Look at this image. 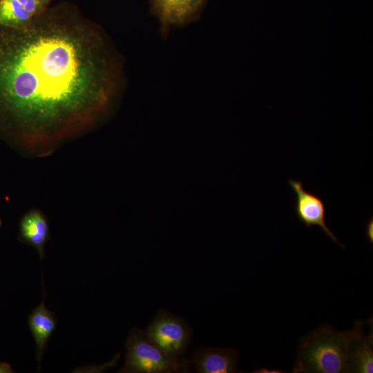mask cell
<instances>
[{
    "instance_id": "cell-1",
    "label": "cell",
    "mask_w": 373,
    "mask_h": 373,
    "mask_svg": "<svg viewBox=\"0 0 373 373\" xmlns=\"http://www.w3.org/2000/svg\"><path fill=\"white\" fill-rule=\"evenodd\" d=\"M102 29L64 8L0 26V137L37 157L90 130L121 82Z\"/></svg>"
},
{
    "instance_id": "cell-2",
    "label": "cell",
    "mask_w": 373,
    "mask_h": 373,
    "mask_svg": "<svg viewBox=\"0 0 373 373\" xmlns=\"http://www.w3.org/2000/svg\"><path fill=\"white\" fill-rule=\"evenodd\" d=\"M354 329L341 332L323 325L300 342L294 373L350 372V343Z\"/></svg>"
},
{
    "instance_id": "cell-3",
    "label": "cell",
    "mask_w": 373,
    "mask_h": 373,
    "mask_svg": "<svg viewBox=\"0 0 373 373\" xmlns=\"http://www.w3.org/2000/svg\"><path fill=\"white\" fill-rule=\"evenodd\" d=\"M125 362L119 372L172 373L187 372L190 365L186 357H171L145 336L144 330L133 328L126 344Z\"/></svg>"
},
{
    "instance_id": "cell-4",
    "label": "cell",
    "mask_w": 373,
    "mask_h": 373,
    "mask_svg": "<svg viewBox=\"0 0 373 373\" xmlns=\"http://www.w3.org/2000/svg\"><path fill=\"white\" fill-rule=\"evenodd\" d=\"M146 338L167 355L184 358L193 337V329L182 318L159 309L144 330Z\"/></svg>"
},
{
    "instance_id": "cell-5",
    "label": "cell",
    "mask_w": 373,
    "mask_h": 373,
    "mask_svg": "<svg viewBox=\"0 0 373 373\" xmlns=\"http://www.w3.org/2000/svg\"><path fill=\"white\" fill-rule=\"evenodd\" d=\"M289 185L296 193L295 213L307 227L318 226L335 243L338 239L325 223V206L317 195L307 191L300 181L290 179Z\"/></svg>"
},
{
    "instance_id": "cell-6",
    "label": "cell",
    "mask_w": 373,
    "mask_h": 373,
    "mask_svg": "<svg viewBox=\"0 0 373 373\" xmlns=\"http://www.w3.org/2000/svg\"><path fill=\"white\" fill-rule=\"evenodd\" d=\"M205 0H152V10L157 17L163 34L172 26L184 25L195 19Z\"/></svg>"
},
{
    "instance_id": "cell-7",
    "label": "cell",
    "mask_w": 373,
    "mask_h": 373,
    "mask_svg": "<svg viewBox=\"0 0 373 373\" xmlns=\"http://www.w3.org/2000/svg\"><path fill=\"white\" fill-rule=\"evenodd\" d=\"M238 352L232 348L200 347L193 354L190 364L200 373L237 372Z\"/></svg>"
},
{
    "instance_id": "cell-8",
    "label": "cell",
    "mask_w": 373,
    "mask_h": 373,
    "mask_svg": "<svg viewBox=\"0 0 373 373\" xmlns=\"http://www.w3.org/2000/svg\"><path fill=\"white\" fill-rule=\"evenodd\" d=\"M50 0H0V26L19 28L47 9Z\"/></svg>"
},
{
    "instance_id": "cell-9",
    "label": "cell",
    "mask_w": 373,
    "mask_h": 373,
    "mask_svg": "<svg viewBox=\"0 0 373 373\" xmlns=\"http://www.w3.org/2000/svg\"><path fill=\"white\" fill-rule=\"evenodd\" d=\"M19 240L33 247L42 260L45 256V245L50 238L48 220L39 209H32L26 213L19 222Z\"/></svg>"
},
{
    "instance_id": "cell-10",
    "label": "cell",
    "mask_w": 373,
    "mask_h": 373,
    "mask_svg": "<svg viewBox=\"0 0 373 373\" xmlns=\"http://www.w3.org/2000/svg\"><path fill=\"white\" fill-rule=\"evenodd\" d=\"M364 323L357 321L350 343L349 363L350 372L372 373L373 371V332L363 331Z\"/></svg>"
},
{
    "instance_id": "cell-11",
    "label": "cell",
    "mask_w": 373,
    "mask_h": 373,
    "mask_svg": "<svg viewBox=\"0 0 373 373\" xmlns=\"http://www.w3.org/2000/svg\"><path fill=\"white\" fill-rule=\"evenodd\" d=\"M43 285V300L31 312L28 317V325L34 337L36 347V359L40 363L48 339L57 325L55 314L45 305V291Z\"/></svg>"
},
{
    "instance_id": "cell-12",
    "label": "cell",
    "mask_w": 373,
    "mask_h": 373,
    "mask_svg": "<svg viewBox=\"0 0 373 373\" xmlns=\"http://www.w3.org/2000/svg\"><path fill=\"white\" fill-rule=\"evenodd\" d=\"M365 235L368 241L373 243V219L371 218L368 220L365 227Z\"/></svg>"
},
{
    "instance_id": "cell-13",
    "label": "cell",
    "mask_w": 373,
    "mask_h": 373,
    "mask_svg": "<svg viewBox=\"0 0 373 373\" xmlns=\"http://www.w3.org/2000/svg\"><path fill=\"white\" fill-rule=\"evenodd\" d=\"M13 370L8 363L0 362V373H11Z\"/></svg>"
},
{
    "instance_id": "cell-14",
    "label": "cell",
    "mask_w": 373,
    "mask_h": 373,
    "mask_svg": "<svg viewBox=\"0 0 373 373\" xmlns=\"http://www.w3.org/2000/svg\"><path fill=\"white\" fill-rule=\"evenodd\" d=\"M1 224H2V220L0 218V227H1Z\"/></svg>"
}]
</instances>
